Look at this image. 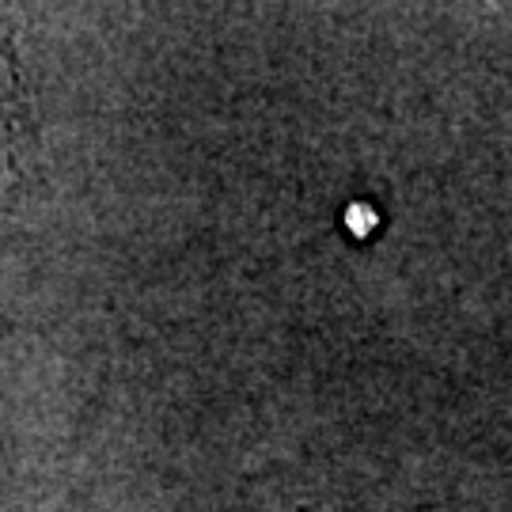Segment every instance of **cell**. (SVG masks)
I'll return each instance as SVG.
<instances>
[{
    "label": "cell",
    "instance_id": "obj_1",
    "mask_svg": "<svg viewBox=\"0 0 512 512\" xmlns=\"http://www.w3.org/2000/svg\"><path fill=\"white\" fill-rule=\"evenodd\" d=\"M27 88H23V76H19L16 61L8 57V50L0 46V175L12 171L16 164V148L23 145V133H27Z\"/></svg>",
    "mask_w": 512,
    "mask_h": 512
}]
</instances>
